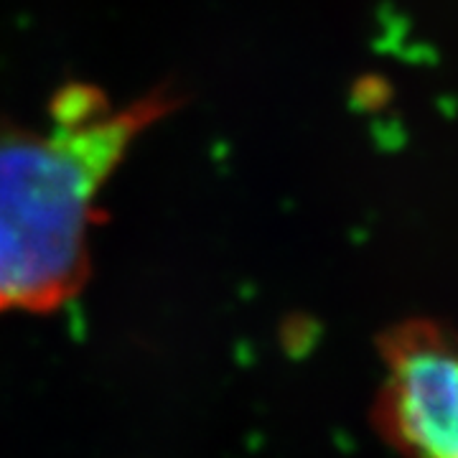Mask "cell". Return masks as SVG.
I'll list each match as a JSON object with an SVG mask.
<instances>
[{
  "instance_id": "cell-1",
  "label": "cell",
  "mask_w": 458,
  "mask_h": 458,
  "mask_svg": "<svg viewBox=\"0 0 458 458\" xmlns=\"http://www.w3.org/2000/svg\"><path fill=\"white\" fill-rule=\"evenodd\" d=\"M174 107L156 92L113 110L74 87L54 102L51 132L0 135V311H56L82 291L99 191L132 140Z\"/></svg>"
},
{
  "instance_id": "cell-2",
  "label": "cell",
  "mask_w": 458,
  "mask_h": 458,
  "mask_svg": "<svg viewBox=\"0 0 458 458\" xmlns=\"http://www.w3.org/2000/svg\"><path fill=\"white\" fill-rule=\"evenodd\" d=\"M387 379L375 426L408 458H458V334L403 321L382 336Z\"/></svg>"
}]
</instances>
